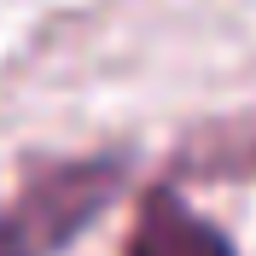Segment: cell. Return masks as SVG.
Segmentation results:
<instances>
[{"instance_id": "obj_1", "label": "cell", "mask_w": 256, "mask_h": 256, "mask_svg": "<svg viewBox=\"0 0 256 256\" xmlns=\"http://www.w3.org/2000/svg\"><path fill=\"white\" fill-rule=\"evenodd\" d=\"M128 180L122 158H70L41 163L12 204H0V256H58L64 244L116 204Z\"/></svg>"}, {"instance_id": "obj_2", "label": "cell", "mask_w": 256, "mask_h": 256, "mask_svg": "<svg viewBox=\"0 0 256 256\" xmlns=\"http://www.w3.org/2000/svg\"><path fill=\"white\" fill-rule=\"evenodd\" d=\"M128 256H233V244L180 192L152 186L134 210V227H128Z\"/></svg>"}]
</instances>
